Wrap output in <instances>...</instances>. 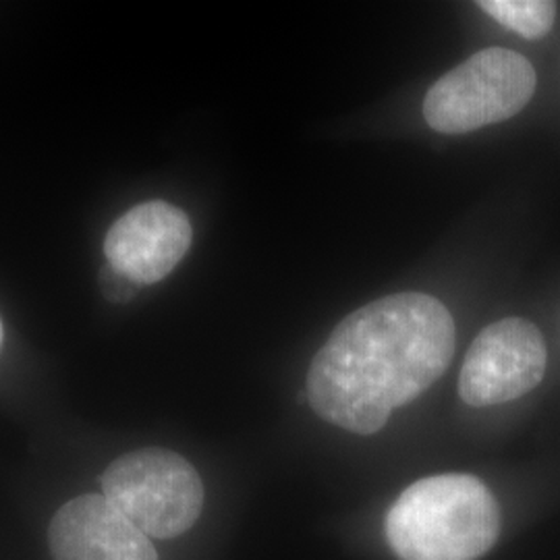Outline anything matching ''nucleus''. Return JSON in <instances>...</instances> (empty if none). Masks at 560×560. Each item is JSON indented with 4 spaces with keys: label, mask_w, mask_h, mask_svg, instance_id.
Listing matches in <instances>:
<instances>
[{
    "label": "nucleus",
    "mask_w": 560,
    "mask_h": 560,
    "mask_svg": "<svg viewBox=\"0 0 560 560\" xmlns=\"http://www.w3.org/2000/svg\"><path fill=\"white\" fill-rule=\"evenodd\" d=\"M548 351L536 324L506 318L486 326L471 342L459 376V395L469 407L520 399L546 374Z\"/></svg>",
    "instance_id": "5"
},
{
    "label": "nucleus",
    "mask_w": 560,
    "mask_h": 560,
    "mask_svg": "<svg viewBox=\"0 0 560 560\" xmlns=\"http://www.w3.org/2000/svg\"><path fill=\"white\" fill-rule=\"evenodd\" d=\"M48 544L55 560H159L150 538L102 494H85L59 509Z\"/></svg>",
    "instance_id": "7"
},
{
    "label": "nucleus",
    "mask_w": 560,
    "mask_h": 560,
    "mask_svg": "<svg viewBox=\"0 0 560 560\" xmlns=\"http://www.w3.org/2000/svg\"><path fill=\"white\" fill-rule=\"evenodd\" d=\"M384 532L400 560H476L499 540L501 509L474 476H430L400 492Z\"/></svg>",
    "instance_id": "2"
},
{
    "label": "nucleus",
    "mask_w": 560,
    "mask_h": 560,
    "mask_svg": "<svg viewBox=\"0 0 560 560\" xmlns=\"http://www.w3.org/2000/svg\"><path fill=\"white\" fill-rule=\"evenodd\" d=\"M478 7L527 40L544 38L557 18V4L548 0H483Z\"/></svg>",
    "instance_id": "8"
},
{
    "label": "nucleus",
    "mask_w": 560,
    "mask_h": 560,
    "mask_svg": "<svg viewBox=\"0 0 560 560\" xmlns=\"http://www.w3.org/2000/svg\"><path fill=\"white\" fill-rule=\"evenodd\" d=\"M455 355V322L425 293H395L349 314L307 372L322 420L370 436L390 413L441 381Z\"/></svg>",
    "instance_id": "1"
},
{
    "label": "nucleus",
    "mask_w": 560,
    "mask_h": 560,
    "mask_svg": "<svg viewBox=\"0 0 560 560\" xmlns=\"http://www.w3.org/2000/svg\"><path fill=\"white\" fill-rule=\"evenodd\" d=\"M194 237L187 214L166 201H145L115 222L104 240V254L125 279L152 284L166 279Z\"/></svg>",
    "instance_id": "6"
},
{
    "label": "nucleus",
    "mask_w": 560,
    "mask_h": 560,
    "mask_svg": "<svg viewBox=\"0 0 560 560\" xmlns=\"http://www.w3.org/2000/svg\"><path fill=\"white\" fill-rule=\"evenodd\" d=\"M0 345H2V322H0Z\"/></svg>",
    "instance_id": "9"
},
{
    "label": "nucleus",
    "mask_w": 560,
    "mask_h": 560,
    "mask_svg": "<svg viewBox=\"0 0 560 560\" xmlns=\"http://www.w3.org/2000/svg\"><path fill=\"white\" fill-rule=\"evenodd\" d=\"M536 71L520 52L486 48L442 75L423 98L425 122L446 136L511 119L536 92Z\"/></svg>",
    "instance_id": "4"
},
{
    "label": "nucleus",
    "mask_w": 560,
    "mask_h": 560,
    "mask_svg": "<svg viewBox=\"0 0 560 560\" xmlns=\"http://www.w3.org/2000/svg\"><path fill=\"white\" fill-rule=\"evenodd\" d=\"M102 497L150 540H171L200 520L203 483L196 467L177 453L141 448L108 465Z\"/></svg>",
    "instance_id": "3"
}]
</instances>
